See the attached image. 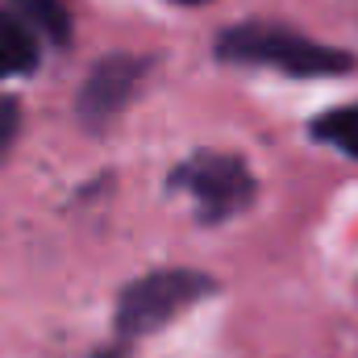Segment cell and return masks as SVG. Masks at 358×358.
Masks as SVG:
<instances>
[{
  "instance_id": "obj_2",
  "label": "cell",
  "mask_w": 358,
  "mask_h": 358,
  "mask_svg": "<svg viewBox=\"0 0 358 358\" xmlns=\"http://www.w3.org/2000/svg\"><path fill=\"white\" fill-rule=\"evenodd\" d=\"M208 292H213V279L200 275V271H155V275H146V279H138L121 292L117 329L129 334V338L155 334L167 321H176L187 304L204 300Z\"/></svg>"
},
{
  "instance_id": "obj_4",
  "label": "cell",
  "mask_w": 358,
  "mask_h": 358,
  "mask_svg": "<svg viewBox=\"0 0 358 358\" xmlns=\"http://www.w3.org/2000/svg\"><path fill=\"white\" fill-rule=\"evenodd\" d=\"M142 71H146V63H138V59H104L80 92V117L88 125H104L108 117H117L129 104V96L138 92Z\"/></svg>"
},
{
  "instance_id": "obj_3",
  "label": "cell",
  "mask_w": 358,
  "mask_h": 358,
  "mask_svg": "<svg viewBox=\"0 0 358 358\" xmlns=\"http://www.w3.org/2000/svg\"><path fill=\"white\" fill-rule=\"evenodd\" d=\"M171 187H183L196 200V213L208 225L238 217L255 200V176L246 171V163L234 155H208V150L192 155L171 176Z\"/></svg>"
},
{
  "instance_id": "obj_8",
  "label": "cell",
  "mask_w": 358,
  "mask_h": 358,
  "mask_svg": "<svg viewBox=\"0 0 358 358\" xmlns=\"http://www.w3.org/2000/svg\"><path fill=\"white\" fill-rule=\"evenodd\" d=\"M17 121H21V113H17V104L0 96V155H4L8 146H13V138H17Z\"/></svg>"
},
{
  "instance_id": "obj_9",
  "label": "cell",
  "mask_w": 358,
  "mask_h": 358,
  "mask_svg": "<svg viewBox=\"0 0 358 358\" xmlns=\"http://www.w3.org/2000/svg\"><path fill=\"white\" fill-rule=\"evenodd\" d=\"M96 358H125V355H117V350H108V355H96Z\"/></svg>"
},
{
  "instance_id": "obj_7",
  "label": "cell",
  "mask_w": 358,
  "mask_h": 358,
  "mask_svg": "<svg viewBox=\"0 0 358 358\" xmlns=\"http://www.w3.org/2000/svg\"><path fill=\"white\" fill-rule=\"evenodd\" d=\"M313 138H317V142H329V146H338L342 155L358 159V104L334 108V113L317 117V121H313Z\"/></svg>"
},
{
  "instance_id": "obj_10",
  "label": "cell",
  "mask_w": 358,
  "mask_h": 358,
  "mask_svg": "<svg viewBox=\"0 0 358 358\" xmlns=\"http://www.w3.org/2000/svg\"><path fill=\"white\" fill-rule=\"evenodd\" d=\"M179 4H204V0H179Z\"/></svg>"
},
{
  "instance_id": "obj_5",
  "label": "cell",
  "mask_w": 358,
  "mask_h": 358,
  "mask_svg": "<svg viewBox=\"0 0 358 358\" xmlns=\"http://www.w3.org/2000/svg\"><path fill=\"white\" fill-rule=\"evenodd\" d=\"M34 63H38V42H34L29 25L21 17L0 13V80L29 76Z\"/></svg>"
},
{
  "instance_id": "obj_1",
  "label": "cell",
  "mask_w": 358,
  "mask_h": 358,
  "mask_svg": "<svg viewBox=\"0 0 358 358\" xmlns=\"http://www.w3.org/2000/svg\"><path fill=\"white\" fill-rule=\"evenodd\" d=\"M217 55L225 63L271 67L283 76H342L355 67V59L346 50L321 46V42L300 38L283 25H238L217 42Z\"/></svg>"
},
{
  "instance_id": "obj_6",
  "label": "cell",
  "mask_w": 358,
  "mask_h": 358,
  "mask_svg": "<svg viewBox=\"0 0 358 358\" xmlns=\"http://www.w3.org/2000/svg\"><path fill=\"white\" fill-rule=\"evenodd\" d=\"M17 4V13H21V21L29 25V34H42V38H50V42H67V8L59 4V0H13Z\"/></svg>"
}]
</instances>
